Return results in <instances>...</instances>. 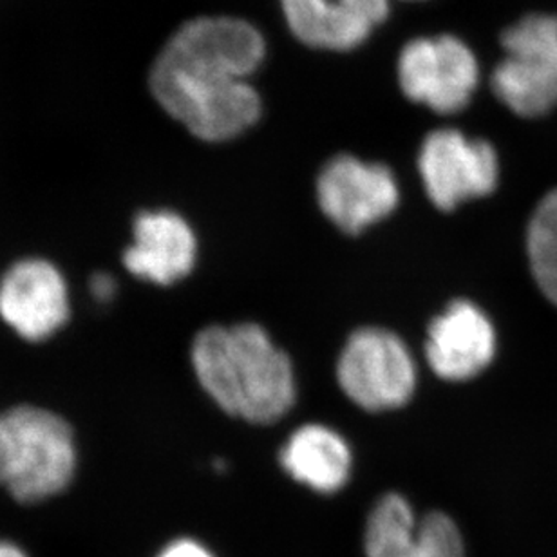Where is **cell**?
<instances>
[{"label":"cell","instance_id":"cell-11","mask_svg":"<svg viewBox=\"0 0 557 557\" xmlns=\"http://www.w3.org/2000/svg\"><path fill=\"white\" fill-rule=\"evenodd\" d=\"M196 252V236L182 215L171 210L141 212L136 218L133 245L125 250L124 264L135 277L169 286L190 274Z\"/></svg>","mask_w":557,"mask_h":557},{"label":"cell","instance_id":"cell-10","mask_svg":"<svg viewBox=\"0 0 557 557\" xmlns=\"http://www.w3.org/2000/svg\"><path fill=\"white\" fill-rule=\"evenodd\" d=\"M429 366L444 381H469L496 354V332L487 315L469 300H455L429 326Z\"/></svg>","mask_w":557,"mask_h":557},{"label":"cell","instance_id":"cell-17","mask_svg":"<svg viewBox=\"0 0 557 557\" xmlns=\"http://www.w3.org/2000/svg\"><path fill=\"white\" fill-rule=\"evenodd\" d=\"M371 26L381 27L392 15V0H346Z\"/></svg>","mask_w":557,"mask_h":557},{"label":"cell","instance_id":"cell-16","mask_svg":"<svg viewBox=\"0 0 557 557\" xmlns=\"http://www.w3.org/2000/svg\"><path fill=\"white\" fill-rule=\"evenodd\" d=\"M409 557H466L460 529L444 512H429L418 521Z\"/></svg>","mask_w":557,"mask_h":557},{"label":"cell","instance_id":"cell-2","mask_svg":"<svg viewBox=\"0 0 557 557\" xmlns=\"http://www.w3.org/2000/svg\"><path fill=\"white\" fill-rule=\"evenodd\" d=\"M193 366L205 392L232 417L272 423L294 406L292 362L252 322L205 327L194 338Z\"/></svg>","mask_w":557,"mask_h":557},{"label":"cell","instance_id":"cell-8","mask_svg":"<svg viewBox=\"0 0 557 557\" xmlns=\"http://www.w3.org/2000/svg\"><path fill=\"white\" fill-rule=\"evenodd\" d=\"M317 199L333 225L355 236L397 209L398 187L387 166L341 154L319 174Z\"/></svg>","mask_w":557,"mask_h":557},{"label":"cell","instance_id":"cell-15","mask_svg":"<svg viewBox=\"0 0 557 557\" xmlns=\"http://www.w3.org/2000/svg\"><path fill=\"white\" fill-rule=\"evenodd\" d=\"M527 252L537 286L557 306V188L542 199L532 214Z\"/></svg>","mask_w":557,"mask_h":557},{"label":"cell","instance_id":"cell-4","mask_svg":"<svg viewBox=\"0 0 557 557\" xmlns=\"http://www.w3.org/2000/svg\"><path fill=\"white\" fill-rule=\"evenodd\" d=\"M504 59L491 73V89L521 119L557 108V15L529 13L499 35Z\"/></svg>","mask_w":557,"mask_h":557},{"label":"cell","instance_id":"cell-5","mask_svg":"<svg viewBox=\"0 0 557 557\" xmlns=\"http://www.w3.org/2000/svg\"><path fill=\"white\" fill-rule=\"evenodd\" d=\"M397 78L411 102L434 113L455 114L471 103L480 84V64L471 46L458 35H422L400 49Z\"/></svg>","mask_w":557,"mask_h":557},{"label":"cell","instance_id":"cell-20","mask_svg":"<svg viewBox=\"0 0 557 557\" xmlns=\"http://www.w3.org/2000/svg\"><path fill=\"white\" fill-rule=\"evenodd\" d=\"M0 557H29V554L18 543L0 540Z\"/></svg>","mask_w":557,"mask_h":557},{"label":"cell","instance_id":"cell-9","mask_svg":"<svg viewBox=\"0 0 557 557\" xmlns=\"http://www.w3.org/2000/svg\"><path fill=\"white\" fill-rule=\"evenodd\" d=\"M0 317L26 341L38 343L70 319L64 275L46 259H22L0 281Z\"/></svg>","mask_w":557,"mask_h":557},{"label":"cell","instance_id":"cell-12","mask_svg":"<svg viewBox=\"0 0 557 557\" xmlns=\"http://www.w3.org/2000/svg\"><path fill=\"white\" fill-rule=\"evenodd\" d=\"M278 4L289 33L306 48L351 53L376 29L346 0H278Z\"/></svg>","mask_w":557,"mask_h":557},{"label":"cell","instance_id":"cell-6","mask_svg":"<svg viewBox=\"0 0 557 557\" xmlns=\"http://www.w3.org/2000/svg\"><path fill=\"white\" fill-rule=\"evenodd\" d=\"M338 386L366 411H387L408 403L417 368L406 344L381 327L355 332L337 364Z\"/></svg>","mask_w":557,"mask_h":557},{"label":"cell","instance_id":"cell-21","mask_svg":"<svg viewBox=\"0 0 557 557\" xmlns=\"http://www.w3.org/2000/svg\"><path fill=\"white\" fill-rule=\"evenodd\" d=\"M408 2H423V0H408Z\"/></svg>","mask_w":557,"mask_h":557},{"label":"cell","instance_id":"cell-19","mask_svg":"<svg viewBox=\"0 0 557 557\" xmlns=\"http://www.w3.org/2000/svg\"><path fill=\"white\" fill-rule=\"evenodd\" d=\"M91 294L100 302H108L116 294V281L108 274L92 275Z\"/></svg>","mask_w":557,"mask_h":557},{"label":"cell","instance_id":"cell-3","mask_svg":"<svg viewBox=\"0 0 557 557\" xmlns=\"http://www.w3.org/2000/svg\"><path fill=\"white\" fill-rule=\"evenodd\" d=\"M78 449L70 423L49 409L16 406L0 413V488L35 505L70 487Z\"/></svg>","mask_w":557,"mask_h":557},{"label":"cell","instance_id":"cell-7","mask_svg":"<svg viewBox=\"0 0 557 557\" xmlns=\"http://www.w3.org/2000/svg\"><path fill=\"white\" fill-rule=\"evenodd\" d=\"M418 169L429 199L440 210H455L467 199L488 196L498 185L493 145L456 129L433 131L423 139Z\"/></svg>","mask_w":557,"mask_h":557},{"label":"cell","instance_id":"cell-18","mask_svg":"<svg viewBox=\"0 0 557 557\" xmlns=\"http://www.w3.org/2000/svg\"><path fill=\"white\" fill-rule=\"evenodd\" d=\"M156 557H214V554L210 553L209 548L198 540L177 537V540L166 543Z\"/></svg>","mask_w":557,"mask_h":557},{"label":"cell","instance_id":"cell-1","mask_svg":"<svg viewBox=\"0 0 557 557\" xmlns=\"http://www.w3.org/2000/svg\"><path fill=\"white\" fill-rule=\"evenodd\" d=\"M269 44L239 16H198L185 22L150 70V91L165 113L203 141H226L258 124L263 102L250 84Z\"/></svg>","mask_w":557,"mask_h":557},{"label":"cell","instance_id":"cell-13","mask_svg":"<svg viewBox=\"0 0 557 557\" xmlns=\"http://www.w3.org/2000/svg\"><path fill=\"white\" fill-rule=\"evenodd\" d=\"M351 461L346 440L321 423L297 429L281 450L284 471L321 494L337 493L348 483Z\"/></svg>","mask_w":557,"mask_h":557},{"label":"cell","instance_id":"cell-14","mask_svg":"<svg viewBox=\"0 0 557 557\" xmlns=\"http://www.w3.org/2000/svg\"><path fill=\"white\" fill-rule=\"evenodd\" d=\"M418 521L408 499L386 494L376 502L366 527V557H409Z\"/></svg>","mask_w":557,"mask_h":557}]
</instances>
